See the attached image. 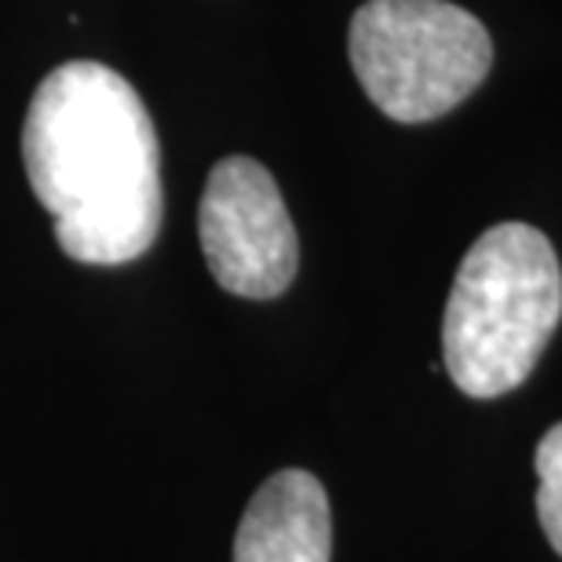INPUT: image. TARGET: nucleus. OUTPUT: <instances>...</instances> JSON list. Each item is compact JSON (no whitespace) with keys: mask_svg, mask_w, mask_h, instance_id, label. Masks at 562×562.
<instances>
[{"mask_svg":"<svg viewBox=\"0 0 562 562\" xmlns=\"http://www.w3.org/2000/svg\"><path fill=\"white\" fill-rule=\"evenodd\" d=\"M562 318V267L530 223H497L460 260L442 318V362L471 398L530 380Z\"/></svg>","mask_w":562,"mask_h":562,"instance_id":"f03ea898","label":"nucleus"},{"mask_svg":"<svg viewBox=\"0 0 562 562\" xmlns=\"http://www.w3.org/2000/svg\"><path fill=\"white\" fill-rule=\"evenodd\" d=\"M333 512L311 471L285 468L252 493L234 537V562H329Z\"/></svg>","mask_w":562,"mask_h":562,"instance_id":"39448f33","label":"nucleus"},{"mask_svg":"<svg viewBox=\"0 0 562 562\" xmlns=\"http://www.w3.org/2000/svg\"><path fill=\"white\" fill-rule=\"evenodd\" d=\"M22 165L77 263H132L161 234V143L139 92L103 63L44 77L22 121Z\"/></svg>","mask_w":562,"mask_h":562,"instance_id":"f257e3e1","label":"nucleus"},{"mask_svg":"<svg viewBox=\"0 0 562 562\" xmlns=\"http://www.w3.org/2000/svg\"><path fill=\"white\" fill-rule=\"evenodd\" d=\"M201 252L231 296L274 300L300 267V241L285 198L252 157H223L198 209Z\"/></svg>","mask_w":562,"mask_h":562,"instance_id":"20e7f679","label":"nucleus"},{"mask_svg":"<svg viewBox=\"0 0 562 562\" xmlns=\"http://www.w3.org/2000/svg\"><path fill=\"white\" fill-rule=\"evenodd\" d=\"M347 48L366 95L398 125L449 114L493 66L486 26L449 0H366Z\"/></svg>","mask_w":562,"mask_h":562,"instance_id":"7ed1b4c3","label":"nucleus"},{"mask_svg":"<svg viewBox=\"0 0 562 562\" xmlns=\"http://www.w3.org/2000/svg\"><path fill=\"white\" fill-rule=\"evenodd\" d=\"M537 519L562 559V424L548 427L541 446H537Z\"/></svg>","mask_w":562,"mask_h":562,"instance_id":"423d86ee","label":"nucleus"}]
</instances>
